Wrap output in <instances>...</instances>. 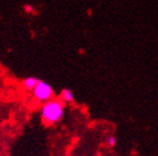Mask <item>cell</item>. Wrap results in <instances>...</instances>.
<instances>
[{
    "label": "cell",
    "instance_id": "cell-2",
    "mask_svg": "<svg viewBox=\"0 0 158 156\" xmlns=\"http://www.w3.org/2000/svg\"><path fill=\"white\" fill-rule=\"evenodd\" d=\"M33 95L36 100H38L40 103H43V104H45L46 102H48V100L54 98L53 88L46 81H43V80L38 81L36 87L34 88Z\"/></svg>",
    "mask_w": 158,
    "mask_h": 156
},
{
    "label": "cell",
    "instance_id": "cell-5",
    "mask_svg": "<svg viewBox=\"0 0 158 156\" xmlns=\"http://www.w3.org/2000/svg\"><path fill=\"white\" fill-rule=\"evenodd\" d=\"M106 143H108V145H109V146H114V145H116V143H117L116 137H114V136H109V137H108V139H106Z\"/></svg>",
    "mask_w": 158,
    "mask_h": 156
},
{
    "label": "cell",
    "instance_id": "cell-3",
    "mask_svg": "<svg viewBox=\"0 0 158 156\" xmlns=\"http://www.w3.org/2000/svg\"><path fill=\"white\" fill-rule=\"evenodd\" d=\"M38 81L40 80L35 77H27L23 80V87L26 90H31L33 92L34 88L36 87V85L38 84Z\"/></svg>",
    "mask_w": 158,
    "mask_h": 156
},
{
    "label": "cell",
    "instance_id": "cell-4",
    "mask_svg": "<svg viewBox=\"0 0 158 156\" xmlns=\"http://www.w3.org/2000/svg\"><path fill=\"white\" fill-rule=\"evenodd\" d=\"M60 99H61L63 103H72L74 100V95L72 93V90L70 89H63L61 93V96H60Z\"/></svg>",
    "mask_w": 158,
    "mask_h": 156
},
{
    "label": "cell",
    "instance_id": "cell-1",
    "mask_svg": "<svg viewBox=\"0 0 158 156\" xmlns=\"http://www.w3.org/2000/svg\"><path fill=\"white\" fill-rule=\"evenodd\" d=\"M64 116V103L60 98H53L45 104H43L40 108V117L43 123L51 126L58 123Z\"/></svg>",
    "mask_w": 158,
    "mask_h": 156
}]
</instances>
